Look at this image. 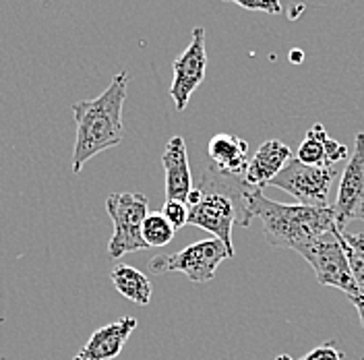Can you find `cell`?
Wrapping results in <instances>:
<instances>
[{"label": "cell", "mask_w": 364, "mask_h": 360, "mask_svg": "<svg viewBox=\"0 0 364 360\" xmlns=\"http://www.w3.org/2000/svg\"><path fill=\"white\" fill-rule=\"evenodd\" d=\"M199 201L188 207V224L220 238L234 255L232 228L250 224L249 195L255 191L242 176H232L209 166L199 180Z\"/></svg>", "instance_id": "cell-1"}, {"label": "cell", "mask_w": 364, "mask_h": 360, "mask_svg": "<svg viewBox=\"0 0 364 360\" xmlns=\"http://www.w3.org/2000/svg\"><path fill=\"white\" fill-rule=\"evenodd\" d=\"M129 75L116 73L106 91L95 100H83L73 104L77 122V137L73 149V172H81L83 164L93 156L120 145L122 129V106L127 100Z\"/></svg>", "instance_id": "cell-2"}, {"label": "cell", "mask_w": 364, "mask_h": 360, "mask_svg": "<svg viewBox=\"0 0 364 360\" xmlns=\"http://www.w3.org/2000/svg\"><path fill=\"white\" fill-rule=\"evenodd\" d=\"M250 218L263 224L265 240L277 248H300L321 234L336 230V216L329 207H311L302 203H279L267 199L261 189L249 195Z\"/></svg>", "instance_id": "cell-3"}, {"label": "cell", "mask_w": 364, "mask_h": 360, "mask_svg": "<svg viewBox=\"0 0 364 360\" xmlns=\"http://www.w3.org/2000/svg\"><path fill=\"white\" fill-rule=\"evenodd\" d=\"M296 253L302 255L309 261V265L315 270L317 282L321 286L338 288L348 294V298L358 296V288L354 284L352 271L348 265V257L341 247V232L338 228L296 248Z\"/></svg>", "instance_id": "cell-4"}, {"label": "cell", "mask_w": 364, "mask_h": 360, "mask_svg": "<svg viewBox=\"0 0 364 360\" xmlns=\"http://www.w3.org/2000/svg\"><path fill=\"white\" fill-rule=\"evenodd\" d=\"M234 257L220 238H207L193 243L186 248L172 255H156L149 259V271L154 273H170L181 271L195 284H207L215 277V271L226 261Z\"/></svg>", "instance_id": "cell-5"}, {"label": "cell", "mask_w": 364, "mask_h": 360, "mask_svg": "<svg viewBox=\"0 0 364 360\" xmlns=\"http://www.w3.org/2000/svg\"><path fill=\"white\" fill-rule=\"evenodd\" d=\"M147 197L143 193H114L106 199V211L114 224L108 245V257L120 259L129 253L149 248L141 236V226L147 218Z\"/></svg>", "instance_id": "cell-6"}, {"label": "cell", "mask_w": 364, "mask_h": 360, "mask_svg": "<svg viewBox=\"0 0 364 360\" xmlns=\"http://www.w3.org/2000/svg\"><path fill=\"white\" fill-rule=\"evenodd\" d=\"M336 174L338 172H333V168L306 166L292 158L269 184L279 191H286L302 205L329 207V189L336 180Z\"/></svg>", "instance_id": "cell-7"}, {"label": "cell", "mask_w": 364, "mask_h": 360, "mask_svg": "<svg viewBox=\"0 0 364 360\" xmlns=\"http://www.w3.org/2000/svg\"><path fill=\"white\" fill-rule=\"evenodd\" d=\"M331 209L340 232H346V226L354 220L364 222V133L356 135L354 152L341 172L338 199Z\"/></svg>", "instance_id": "cell-8"}, {"label": "cell", "mask_w": 364, "mask_h": 360, "mask_svg": "<svg viewBox=\"0 0 364 360\" xmlns=\"http://www.w3.org/2000/svg\"><path fill=\"white\" fill-rule=\"evenodd\" d=\"M205 70H207V52H205V29L195 27L188 48L172 65V85L170 97L174 100L176 110L182 112L188 106L191 95L203 83Z\"/></svg>", "instance_id": "cell-9"}, {"label": "cell", "mask_w": 364, "mask_h": 360, "mask_svg": "<svg viewBox=\"0 0 364 360\" xmlns=\"http://www.w3.org/2000/svg\"><path fill=\"white\" fill-rule=\"evenodd\" d=\"M135 327V317H122L118 321L100 327L97 332L91 334L87 344L77 352V356L73 360H114L116 356H120L124 344L129 342Z\"/></svg>", "instance_id": "cell-10"}, {"label": "cell", "mask_w": 364, "mask_h": 360, "mask_svg": "<svg viewBox=\"0 0 364 360\" xmlns=\"http://www.w3.org/2000/svg\"><path fill=\"white\" fill-rule=\"evenodd\" d=\"M292 159V149L279 141V139H267L249 159L247 172H245V182L252 189H265L272 182L282 168Z\"/></svg>", "instance_id": "cell-11"}, {"label": "cell", "mask_w": 364, "mask_h": 360, "mask_svg": "<svg viewBox=\"0 0 364 360\" xmlns=\"http://www.w3.org/2000/svg\"><path fill=\"white\" fill-rule=\"evenodd\" d=\"M166 172V199L186 203L188 193L193 191V176L186 156V143L182 137H172L161 156Z\"/></svg>", "instance_id": "cell-12"}, {"label": "cell", "mask_w": 364, "mask_h": 360, "mask_svg": "<svg viewBox=\"0 0 364 360\" xmlns=\"http://www.w3.org/2000/svg\"><path fill=\"white\" fill-rule=\"evenodd\" d=\"M350 158V149L327 135L323 125H313L306 137L302 139L296 159L306 166H318V168H333L341 159Z\"/></svg>", "instance_id": "cell-13"}, {"label": "cell", "mask_w": 364, "mask_h": 360, "mask_svg": "<svg viewBox=\"0 0 364 360\" xmlns=\"http://www.w3.org/2000/svg\"><path fill=\"white\" fill-rule=\"evenodd\" d=\"M207 154L215 170L232 176H245L249 166V143L245 139L228 133L213 135L207 145Z\"/></svg>", "instance_id": "cell-14"}, {"label": "cell", "mask_w": 364, "mask_h": 360, "mask_svg": "<svg viewBox=\"0 0 364 360\" xmlns=\"http://www.w3.org/2000/svg\"><path fill=\"white\" fill-rule=\"evenodd\" d=\"M110 280H112L116 292H120L131 302H135L139 307L149 305V300H151V282L143 271H139L133 265L118 263L110 271Z\"/></svg>", "instance_id": "cell-15"}, {"label": "cell", "mask_w": 364, "mask_h": 360, "mask_svg": "<svg viewBox=\"0 0 364 360\" xmlns=\"http://www.w3.org/2000/svg\"><path fill=\"white\" fill-rule=\"evenodd\" d=\"M174 234H176V230L161 216V211L147 213V218L143 220V226H141V236L147 247H166L172 243Z\"/></svg>", "instance_id": "cell-16"}, {"label": "cell", "mask_w": 364, "mask_h": 360, "mask_svg": "<svg viewBox=\"0 0 364 360\" xmlns=\"http://www.w3.org/2000/svg\"><path fill=\"white\" fill-rule=\"evenodd\" d=\"M161 216L172 224L174 230H181V228L188 224V207H186V203L182 201L166 199V203L161 205Z\"/></svg>", "instance_id": "cell-17"}, {"label": "cell", "mask_w": 364, "mask_h": 360, "mask_svg": "<svg viewBox=\"0 0 364 360\" xmlns=\"http://www.w3.org/2000/svg\"><path fill=\"white\" fill-rule=\"evenodd\" d=\"M341 247H343V253L348 257V265H350V271H352V277H354V284L358 288V294L364 296V261L352 248L348 247V243L343 240V236H341Z\"/></svg>", "instance_id": "cell-18"}, {"label": "cell", "mask_w": 364, "mask_h": 360, "mask_svg": "<svg viewBox=\"0 0 364 360\" xmlns=\"http://www.w3.org/2000/svg\"><path fill=\"white\" fill-rule=\"evenodd\" d=\"M224 2H234L247 11H261V13H269L277 15L282 13V2L279 0H224Z\"/></svg>", "instance_id": "cell-19"}, {"label": "cell", "mask_w": 364, "mask_h": 360, "mask_svg": "<svg viewBox=\"0 0 364 360\" xmlns=\"http://www.w3.org/2000/svg\"><path fill=\"white\" fill-rule=\"evenodd\" d=\"M300 360H346V356H343L341 350H338L333 346V342H327V344L318 346L315 350H311L304 359Z\"/></svg>", "instance_id": "cell-20"}, {"label": "cell", "mask_w": 364, "mask_h": 360, "mask_svg": "<svg viewBox=\"0 0 364 360\" xmlns=\"http://www.w3.org/2000/svg\"><path fill=\"white\" fill-rule=\"evenodd\" d=\"M341 236H343V240L348 243V247L352 248L360 259L364 261V234H350V232H341Z\"/></svg>", "instance_id": "cell-21"}, {"label": "cell", "mask_w": 364, "mask_h": 360, "mask_svg": "<svg viewBox=\"0 0 364 360\" xmlns=\"http://www.w3.org/2000/svg\"><path fill=\"white\" fill-rule=\"evenodd\" d=\"M350 302L354 305V309H356V313L360 317V323H363L364 327V296H350Z\"/></svg>", "instance_id": "cell-22"}, {"label": "cell", "mask_w": 364, "mask_h": 360, "mask_svg": "<svg viewBox=\"0 0 364 360\" xmlns=\"http://www.w3.org/2000/svg\"><path fill=\"white\" fill-rule=\"evenodd\" d=\"M302 60H304V52H302V50H298V48L290 50V63H294V65H300Z\"/></svg>", "instance_id": "cell-23"}, {"label": "cell", "mask_w": 364, "mask_h": 360, "mask_svg": "<svg viewBox=\"0 0 364 360\" xmlns=\"http://www.w3.org/2000/svg\"><path fill=\"white\" fill-rule=\"evenodd\" d=\"M275 360H292V359H290L288 354H279V356H277V359H275Z\"/></svg>", "instance_id": "cell-24"}, {"label": "cell", "mask_w": 364, "mask_h": 360, "mask_svg": "<svg viewBox=\"0 0 364 360\" xmlns=\"http://www.w3.org/2000/svg\"><path fill=\"white\" fill-rule=\"evenodd\" d=\"M363 360H364V359H363Z\"/></svg>", "instance_id": "cell-25"}]
</instances>
